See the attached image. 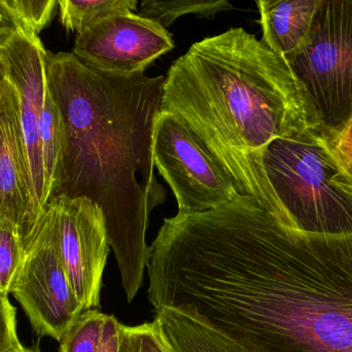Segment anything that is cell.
<instances>
[{"label": "cell", "instance_id": "obj_1", "mask_svg": "<svg viewBox=\"0 0 352 352\" xmlns=\"http://www.w3.org/2000/svg\"><path fill=\"white\" fill-rule=\"evenodd\" d=\"M153 296L250 352H352V234L303 233L240 196L178 221Z\"/></svg>", "mask_w": 352, "mask_h": 352}, {"label": "cell", "instance_id": "obj_2", "mask_svg": "<svg viewBox=\"0 0 352 352\" xmlns=\"http://www.w3.org/2000/svg\"><path fill=\"white\" fill-rule=\"evenodd\" d=\"M45 78L65 134L54 196L87 198L102 210L132 302L150 262L151 213L166 200L153 159L165 76L107 74L85 65L74 53L47 51Z\"/></svg>", "mask_w": 352, "mask_h": 352}, {"label": "cell", "instance_id": "obj_3", "mask_svg": "<svg viewBox=\"0 0 352 352\" xmlns=\"http://www.w3.org/2000/svg\"><path fill=\"white\" fill-rule=\"evenodd\" d=\"M161 111L182 119L241 196L287 216L263 165L267 147L322 126L289 62L242 27L206 37L173 62Z\"/></svg>", "mask_w": 352, "mask_h": 352}, {"label": "cell", "instance_id": "obj_4", "mask_svg": "<svg viewBox=\"0 0 352 352\" xmlns=\"http://www.w3.org/2000/svg\"><path fill=\"white\" fill-rule=\"evenodd\" d=\"M263 165L279 204L298 229L312 235L352 234V194L341 185L322 126L273 141Z\"/></svg>", "mask_w": 352, "mask_h": 352}, {"label": "cell", "instance_id": "obj_5", "mask_svg": "<svg viewBox=\"0 0 352 352\" xmlns=\"http://www.w3.org/2000/svg\"><path fill=\"white\" fill-rule=\"evenodd\" d=\"M327 130L352 116V0H322L303 47L289 60Z\"/></svg>", "mask_w": 352, "mask_h": 352}, {"label": "cell", "instance_id": "obj_6", "mask_svg": "<svg viewBox=\"0 0 352 352\" xmlns=\"http://www.w3.org/2000/svg\"><path fill=\"white\" fill-rule=\"evenodd\" d=\"M153 159L177 200V214L219 208L237 198L233 180L182 119L159 111L153 136Z\"/></svg>", "mask_w": 352, "mask_h": 352}, {"label": "cell", "instance_id": "obj_7", "mask_svg": "<svg viewBox=\"0 0 352 352\" xmlns=\"http://www.w3.org/2000/svg\"><path fill=\"white\" fill-rule=\"evenodd\" d=\"M38 221L49 229L85 311L98 307L111 247L102 210L87 198L56 196Z\"/></svg>", "mask_w": 352, "mask_h": 352}, {"label": "cell", "instance_id": "obj_8", "mask_svg": "<svg viewBox=\"0 0 352 352\" xmlns=\"http://www.w3.org/2000/svg\"><path fill=\"white\" fill-rule=\"evenodd\" d=\"M12 295L39 337L59 342L85 311L78 302L55 242L38 221Z\"/></svg>", "mask_w": 352, "mask_h": 352}, {"label": "cell", "instance_id": "obj_9", "mask_svg": "<svg viewBox=\"0 0 352 352\" xmlns=\"http://www.w3.org/2000/svg\"><path fill=\"white\" fill-rule=\"evenodd\" d=\"M173 48L167 28L152 19L128 12L105 19L78 34L72 53L92 70L132 76L146 72Z\"/></svg>", "mask_w": 352, "mask_h": 352}, {"label": "cell", "instance_id": "obj_10", "mask_svg": "<svg viewBox=\"0 0 352 352\" xmlns=\"http://www.w3.org/2000/svg\"><path fill=\"white\" fill-rule=\"evenodd\" d=\"M41 216L21 125L18 92L6 78L0 85V221H10L18 229L26 252Z\"/></svg>", "mask_w": 352, "mask_h": 352}, {"label": "cell", "instance_id": "obj_11", "mask_svg": "<svg viewBox=\"0 0 352 352\" xmlns=\"http://www.w3.org/2000/svg\"><path fill=\"white\" fill-rule=\"evenodd\" d=\"M45 55L47 51L39 37L22 29L0 50V58L8 70V79L18 92L21 125L28 153L33 188L41 213L45 209V173L39 140V120L47 87Z\"/></svg>", "mask_w": 352, "mask_h": 352}, {"label": "cell", "instance_id": "obj_12", "mask_svg": "<svg viewBox=\"0 0 352 352\" xmlns=\"http://www.w3.org/2000/svg\"><path fill=\"white\" fill-rule=\"evenodd\" d=\"M322 0H258L262 41L289 61L303 47Z\"/></svg>", "mask_w": 352, "mask_h": 352}, {"label": "cell", "instance_id": "obj_13", "mask_svg": "<svg viewBox=\"0 0 352 352\" xmlns=\"http://www.w3.org/2000/svg\"><path fill=\"white\" fill-rule=\"evenodd\" d=\"M155 312V320L173 352H250L188 314L173 308H160Z\"/></svg>", "mask_w": 352, "mask_h": 352}, {"label": "cell", "instance_id": "obj_14", "mask_svg": "<svg viewBox=\"0 0 352 352\" xmlns=\"http://www.w3.org/2000/svg\"><path fill=\"white\" fill-rule=\"evenodd\" d=\"M64 126L61 114L50 92L45 90L43 112L39 120V140L43 156L45 187L43 206L55 194L59 179L60 167L64 154Z\"/></svg>", "mask_w": 352, "mask_h": 352}, {"label": "cell", "instance_id": "obj_15", "mask_svg": "<svg viewBox=\"0 0 352 352\" xmlns=\"http://www.w3.org/2000/svg\"><path fill=\"white\" fill-rule=\"evenodd\" d=\"M138 0H61L60 21L70 32L82 34L101 21L117 14L135 12Z\"/></svg>", "mask_w": 352, "mask_h": 352}, {"label": "cell", "instance_id": "obj_16", "mask_svg": "<svg viewBox=\"0 0 352 352\" xmlns=\"http://www.w3.org/2000/svg\"><path fill=\"white\" fill-rule=\"evenodd\" d=\"M231 10L233 6L229 0H144L140 4L142 16L156 21L165 28L171 26L176 19L186 14L212 19L219 12Z\"/></svg>", "mask_w": 352, "mask_h": 352}, {"label": "cell", "instance_id": "obj_17", "mask_svg": "<svg viewBox=\"0 0 352 352\" xmlns=\"http://www.w3.org/2000/svg\"><path fill=\"white\" fill-rule=\"evenodd\" d=\"M107 314L86 310L66 331L60 343V352H98Z\"/></svg>", "mask_w": 352, "mask_h": 352}, {"label": "cell", "instance_id": "obj_18", "mask_svg": "<svg viewBox=\"0 0 352 352\" xmlns=\"http://www.w3.org/2000/svg\"><path fill=\"white\" fill-rule=\"evenodd\" d=\"M25 256L18 229L10 221H0V291L6 295L12 293Z\"/></svg>", "mask_w": 352, "mask_h": 352}, {"label": "cell", "instance_id": "obj_19", "mask_svg": "<svg viewBox=\"0 0 352 352\" xmlns=\"http://www.w3.org/2000/svg\"><path fill=\"white\" fill-rule=\"evenodd\" d=\"M119 352H173L156 320L135 327L122 324Z\"/></svg>", "mask_w": 352, "mask_h": 352}, {"label": "cell", "instance_id": "obj_20", "mask_svg": "<svg viewBox=\"0 0 352 352\" xmlns=\"http://www.w3.org/2000/svg\"><path fill=\"white\" fill-rule=\"evenodd\" d=\"M22 30L37 35L53 18L56 0H4Z\"/></svg>", "mask_w": 352, "mask_h": 352}, {"label": "cell", "instance_id": "obj_21", "mask_svg": "<svg viewBox=\"0 0 352 352\" xmlns=\"http://www.w3.org/2000/svg\"><path fill=\"white\" fill-rule=\"evenodd\" d=\"M22 346L16 332V311L8 296L0 291V352H14Z\"/></svg>", "mask_w": 352, "mask_h": 352}, {"label": "cell", "instance_id": "obj_22", "mask_svg": "<svg viewBox=\"0 0 352 352\" xmlns=\"http://www.w3.org/2000/svg\"><path fill=\"white\" fill-rule=\"evenodd\" d=\"M326 132L327 143H328L329 149L336 161L337 167L341 174V185L352 194V153L342 150L338 148L333 143L330 134L324 128Z\"/></svg>", "mask_w": 352, "mask_h": 352}, {"label": "cell", "instance_id": "obj_23", "mask_svg": "<svg viewBox=\"0 0 352 352\" xmlns=\"http://www.w3.org/2000/svg\"><path fill=\"white\" fill-rule=\"evenodd\" d=\"M121 322L113 315H107L98 352H119Z\"/></svg>", "mask_w": 352, "mask_h": 352}, {"label": "cell", "instance_id": "obj_24", "mask_svg": "<svg viewBox=\"0 0 352 352\" xmlns=\"http://www.w3.org/2000/svg\"><path fill=\"white\" fill-rule=\"evenodd\" d=\"M20 30V26L6 1L0 0V50L6 47Z\"/></svg>", "mask_w": 352, "mask_h": 352}, {"label": "cell", "instance_id": "obj_25", "mask_svg": "<svg viewBox=\"0 0 352 352\" xmlns=\"http://www.w3.org/2000/svg\"><path fill=\"white\" fill-rule=\"evenodd\" d=\"M330 134L333 143L336 145L338 148L347 152L352 153V116L351 119L346 122L342 130L338 132H333L328 130Z\"/></svg>", "mask_w": 352, "mask_h": 352}, {"label": "cell", "instance_id": "obj_26", "mask_svg": "<svg viewBox=\"0 0 352 352\" xmlns=\"http://www.w3.org/2000/svg\"><path fill=\"white\" fill-rule=\"evenodd\" d=\"M6 78H8V70H6V65L3 60L0 58V85Z\"/></svg>", "mask_w": 352, "mask_h": 352}, {"label": "cell", "instance_id": "obj_27", "mask_svg": "<svg viewBox=\"0 0 352 352\" xmlns=\"http://www.w3.org/2000/svg\"><path fill=\"white\" fill-rule=\"evenodd\" d=\"M14 352H41L37 347L35 349H28V347L21 346L20 349H16Z\"/></svg>", "mask_w": 352, "mask_h": 352}]
</instances>
